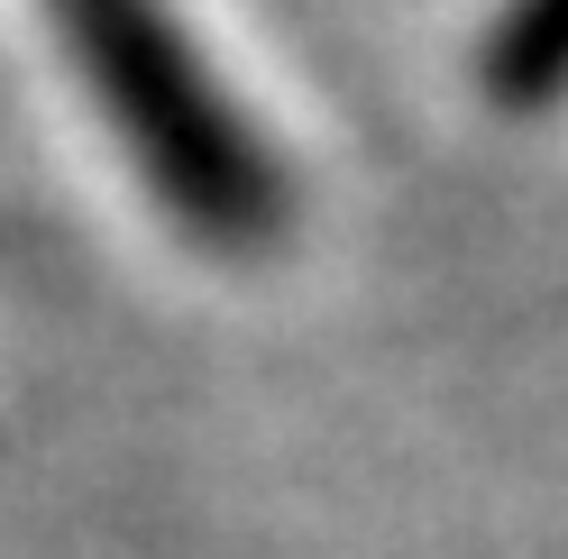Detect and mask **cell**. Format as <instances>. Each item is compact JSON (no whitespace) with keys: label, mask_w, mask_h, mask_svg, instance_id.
<instances>
[{"label":"cell","mask_w":568,"mask_h":559,"mask_svg":"<svg viewBox=\"0 0 568 559\" xmlns=\"http://www.w3.org/2000/svg\"><path fill=\"white\" fill-rule=\"evenodd\" d=\"M64 28H74V55L101 83L111 120L138 138L156 193L221 248H257L284 221V184L257 156V138L230 120V101L211 92L193 47L174 38L165 0H64Z\"/></svg>","instance_id":"6da1fadb"},{"label":"cell","mask_w":568,"mask_h":559,"mask_svg":"<svg viewBox=\"0 0 568 559\" xmlns=\"http://www.w3.org/2000/svg\"><path fill=\"white\" fill-rule=\"evenodd\" d=\"M477 83L495 111H550V101H568V0H505L486 28Z\"/></svg>","instance_id":"7a4b0ae2"}]
</instances>
